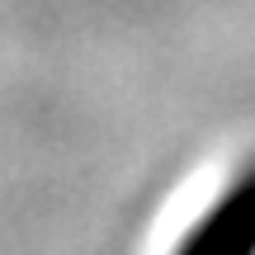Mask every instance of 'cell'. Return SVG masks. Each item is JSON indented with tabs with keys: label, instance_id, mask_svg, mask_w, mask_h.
<instances>
[{
	"label": "cell",
	"instance_id": "obj_1",
	"mask_svg": "<svg viewBox=\"0 0 255 255\" xmlns=\"http://www.w3.org/2000/svg\"><path fill=\"white\" fill-rule=\"evenodd\" d=\"M175 255H255V165L232 184V194H222V203Z\"/></svg>",
	"mask_w": 255,
	"mask_h": 255
}]
</instances>
